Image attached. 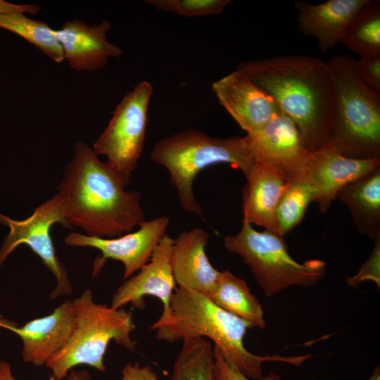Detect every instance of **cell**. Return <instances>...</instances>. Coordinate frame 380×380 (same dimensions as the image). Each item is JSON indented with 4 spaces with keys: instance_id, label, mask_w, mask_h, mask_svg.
<instances>
[{
    "instance_id": "cell-4",
    "label": "cell",
    "mask_w": 380,
    "mask_h": 380,
    "mask_svg": "<svg viewBox=\"0 0 380 380\" xmlns=\"http://www.w3.org/2000/svg\"><path fill=\"white\" fill-rule=\"evenodd\" d=\"M151 158L169 172L182 208L203 220L193 191L194 181L201 171L217 163H228L246 177L255 165L244 137H213L195 129L160 139L155 144Z\"/></svg>"
},
{
    "instance_id": "cell-17",
    "label": "cell",
    "mask_w": 380,
    "mask_h": 380,
    "mask_svg": "<svg viewBox=\"0 0 380 380\" xmlns=\"http://www.w3.org/2000/svg\"><path fill=\"white\" fill-rule=\"evenodd\" d=\"M208 234L202 228L184 231L174 239L170 265L178 287L209 296L214 291L220 271L210 263L205 248Z\"/></svg>"
},
{
    "instance_id": "cell-33",
    "label": "cell",
    "mask_w": 380,
    "mask_h": 380,
    "mask_svg": "<svg viewBox=\"0 0 380 380\" xmlns=\"http://www.w3.org/2000/svg\"><path fill=\"white\" fill-rule=\"evenodd\" d=\"M367 380H380L379 368H376Z\"/></svg>"
},
{
    "instance_id": "cell-22",
    "label": "cell",
    "mask_w": 380,
    "mask_h": 380,
    "mask_svg": "<svg viewBox=\"0 0 380 380\" xmlns=\"http://www.w3.org/2000/svg\"><path fill=\"white\" fill-rule=\"evenodd\" d=\"M360 58L380 55V1L369 0L348 25L340 42Z\"/></svg>"
},
{
    "instance_id": "cell-11",
    "label": "cell",
    "mask_w": 380,
    "mask_h": 380,
    "mask_svg": "<svg viewBox=\"0 0 380 380\" xmlns=\"http://www.w3.org/2000/svg\"><path fill=\"white\" fill-rule=\"evenodd\" d=\"M244 137L255 163L271 167L289 182L304 176L311 152L281 110L260 129Z\"/></svg>"
},
{
    "instance_id": "cell-16",
    "label": "cell",
    "mask_w": 380,
    "mask_h": 380,
    "mask_svg": "<svg viewBox=\"0 0 380 380\" xmlns=\"http://www.w3.org/2000/svg\"><path fill=\"white\" fill-rule=\"evenodd\" d=\"M111 27L108 20L89 25L82 20L65 21L54 30L64 60L77 71H94L104 68L110 58H120L122 51L107 39Z\"/></svg>"
},
{
    "instance_id": "cell-10",
    "label": "cell",
    "mask_w": 380,
    "mask_h": 380,
    "mask_svg": "<svg viewBox=\"0 0 380 380\" xmlns=\"http://www.w3.org/2000/svg\"><path fill=\"white\" fill-rule=\"evenodd\" d=\"M170 224L167 216L145 220L134 232L115 238H101L72 232L64 238L69 246L90 247L101 253L93 267L92 274H97L107 260L121 262L124 265L122 279H128L138 272L150 260L161 239L166 235Z\"/></svg>"
},
{
    "instance_id": "cell-7",
    "label": "cell",
    "mask_w": 380,
    "mask_h": 380,
    "mask_svg": "<svg viewBox=\"0 0 380 380\" xmlns=\"http://www.w3.org/2000/svg\"><path fill=\"white\" fill-rule=\"evenodd\" d=\"M242 223L237 234L224 238V246L241 258L266 296H274L291 286H312L324 277L325 262L311 259L298 262L289 253L283 237Z\"/></svg>"
},
{
    "instance_id": "cell-14",
    "label": "cell",
    "mask_w": 380,
    "mask_h": 380,
    "mask_svg": "<svg viewBox=\"0 0 380 380\" xmlns=\"http://www.w3.org/2000/svg\"><path fill=\"white\" fill-rule=\"evenodd\" d=\"M173 243L174 239L167 234L161 239L149 261L115 291L110 302L112 308L119 309L130 304L141 310L145 308V296H151L163 304L160 315L169 312L171 298L176 289L170 265Z\"/></svg>"
},
{
    "instance_id": "cell-13",
    "label": "cell",
    "mask_w": 380,
    "mask_h": 380,
    "mask_svg": "<svg viewBox=\"0 0 380 380\" xmlns=\"http://www.w3.org/2000/svg\"><path fill=\"white\" fill-rule=\"evenodd\" d=\"M212 89L247 134L260 129L281 110L267 91L238 69L214 82Z\"/></svg>"
},
{
    "instance_id": "cell-20",
    "label": "cell",
    "mask_w": 380,
    "mask_h": 380,
    "mask_svg": "<svg viewBox=\"0 0 380 380\" xmlns=\"http://www.w3.org/2000/svg\"><path fill=\"white\" fill-rule=\"evenodd\" d=\"M336 198L349 209L359 232L380 239V167L346 185Z\"/></svg>"
},
{
    "instance_id": "cell-24",
    "label": "cell",
    "mask_w": 380,
    "mask_h": 380,
    "mask_svg": "<svg viewBox=\"0 0 380 380\" xmlns=\"http://www.w3.org/2000/svg\"><path fill=\"white\" fill-rule=\"evenodd\" d=\"M0 27L27 40L56 63L64 61L54 30L46 23L30 18L23 13H11L0 15Z\"/></svg>"
},
{
    "instance_id": "cell-29",
    "label": "cell",
    "mask_w": 380,
    "mask_h": 380,
    "mask_svg": "<svg viewBox=\"0 0 380 380\" xmlns=\"http://www.w3.org/2000/svg\"><path fill=\"white\" fill-rule=\"evenodd\" d=\"M215 356L214 380H253L231 367L223 358L220 351L213 348ZM258 380H281L279 376L270 373Z\"/></svg>"
},
{
    "instance_id": "cell-26",
    "label": "cell",
    "mask_w": 380,
    "mask_h": 380,
    "mask_svg": "<svg viewBox=\"0 0 380 380\" xmlns=\"http://www.w3.org/2000/svg\"><path fill=\"white\" fill-rule=\"evenodd\" d=\"M159 11L171 12L184 17L217 15L231 3L230 0H147Z\"/></svg>"
},
{
    "instance_id": "cell-5",
    "label": "cell",
    "mask_w": 380,
    "mask_h": 380,
    "mask_svg": "<svg viewBox=\"0 0 380 380\" xmlns=\"http://www.w3.org/2000/svg\"><path fill=\"white\" fill-rule=\"evenodd\" d=\"M327 62L334 82V117L328 141L348 158H380V94L360 80L353 57L336 55Z\"/></svg>"
},
{
    "instance_id": "cell-21",
    "label": "cell",
    "mask_w": 380,
    "mask_h": 380,
    "mask_svg": "<svg viewBox=\"0 0 380 380\" xmlns=\"http://www.w3.org/2000/svg\"><path fill=\"white\" fill-rule=\"evenodd\" d=\"M208 297L222 309L247 322L251 327H265L260 303L246 281L232 272L220 271L216 286Z\"/></svg>"
},
{
    "instance_id": "cell-23",
    "label": "cell",
    "mask_w": 380,
    "mask_h": 380,
    "mask_svg": "<svg viewBox=\"0 0 380 380\" xmlns=\"http://www.w3.org/2000/svg\"><path fill=\"white\" fill-rule=\"evenodd\" d=\"M170 380H214V350L204 338L182 341Z\"/></svg>"
},
{
    "instance_id": "cell-27",
    "label": "cell",
    "mask_w": 380,
    "mask_h": 380,
    "mask_svg": "<svg viewBox=\"0 0 380 380\" xmlns=\"http://www.w3.org/2000/svg\"><path fill=\"white\" fill-rule=\"evenodd\" d=\"M347 283L353 287H357L366 280L375 282L380 286V239L374 241V247L367 260L361 266L359 272L354 276L347 278Z\"/></svg>"
},
{
    "instance_id": "cell-25",
    "label": "cell",
    "mask_w": 380,
    "mask_h": 380,
    "mask_svg": "<svg viewBox=\"0 0 380 380\" xmlns=\"http://www.w3.org/2000/svg\"><path fill=\"white\" fill-rule=\"evenodd\" d=\"M315 190L303 177L289 182L279 202L276 221L279 234L284 236L303 219L310 203L315 201Z\"/></svg>"
},
{
    "instance_id": "cell-28",
    "label": "cell",
    "mask_w": 380,
    "mask_h": 380,
    "mask_svg": "<svg viewBox=\"0 0 380 380\" xmlns=\"http://www.w3.org/2000/svg\"><path fill=\"white\" fill-rule=\"evenodd\" d=\"M355 68L362 82L380 94V55L355 60Z\"/></svg>"
},
{
    "instance_id": "cell-3",
    "label": "cell",
    "mask_w": 380,
    "mask_h": 380,
    "mask_svg": "<svg viewBox=\"0 0 380 380\" xmlns=\"http://www.w3.org/2000/svg\"><path fill=\"white\" fill-rule=\"evenodd\" d=\"M251 325L214 303L206 295L185 288L175 289L169 312L154 322L150 329L158 341L175 343L207 337L214 343L224 360L246 377H262V364L280 362L300 367L311 356L258 355L244 346L243 338Z\"/></svg>"
},
{
    "instance_id": "cell-31",
    "label": "cell",
    "mask_w": 380,
    "mask_h": 380,
    "mask_svg": "<svg viewBox=\"0 0 380 380\" xmlns=\"http://www.w3.org/2000/svg\"><path fill=\"white\" fill-rule=\"evenodd\" d=\"M0 380H17L12 374L10 364L4 360L0 361ZM49 380H56L52 375ZM67 380H94L86 370L72 369L67 376Z\"/></svg>"
},
{
    "instance_id": "cell-15",
    "label": "cell",
    "mask_w": 380,
    "mask_h": 380,
    "mask_svg": "<svg viewBox=\"0 0 380 380\" xmlns=\"http://www.w3.org/2000/svg\"><path fill=\"white\" fill-rule=\"evenodd\" d=\"M75 324L73 302L67 300L51 314L34 319L22 327L0 319V327L11 331L22 340L25 362L40 367L61 350L71 336Z\"/></svg>"
},
{
    "instance_id": "cell-8",
    "label": "cell",
    "mask_w": 380,
    "mask_h": 380,
    "mask_svg": "<svg viewBox=\"0 0 380 380\" xmlns=\"http://www.w3.org/2000/svg\"><path fill=\"white\" fill-rule=\"evenodd\" d=\"M153 89L151 82L142 81L127 92L92 146L98 156L106 157V163L125 186L130 182L143 150Z\"/></svg>"
},
{
    "instance_id": "cell-2",
    "label": "cell",
    "mask_w": 380,
    "mask_h": 380,
    "mask_svg": "<svg viewBox=\"0 0 380 380\" xmlns=\"http://www.w3.org/2000/svg\"><path fill=\"white\" fill-rule=\"evenodd\" d=\"M121 178L83 141L75 143L58 191L65 201V218L86 235L115 238L146 220L141 194L127 191Z\"/></svg>"
},
{
    "instance_id": "cell-19",
    "label": "cell",
    "mask_w": 380,
    "mask_h": 380,
    "mask_svg": "<svg viewBox=\"0 0 380 380\" xmlns=\"http://www.w3.org/2000/svg\"><path fill=\"white\" fill-rule=\"evenodd\" d=\"M246 178L242 222L262 227L279 236L276 211L289 182L271 167L258 163Z\"/></svg>"
},
{
    "instance_id": "cell-34",
    "label": "cell",
    "mask_w": 380,
    "mask_h": 380,
    "mask_svg": "<svg viewBox=\"0 0 380 380\" xmlns=\"http://www.w3.org/2000/svg\"><path fill=\"white\" fill-rule=\"evenodd\" d=\"M3 318V316L0 314V319Z\"/></svg>"
},
{
    "instance_id": "cell-30",
    "label": "cell",
    "mask_w": 380,
    "mask_h": 380,
    "mask_svg": "<svg viewBox=\"0 0 380 380\" xmlns=\"http://www.w3.org/2000/svg\"><path fill=\"white\" fill-rule=\"evenodd\" d=\"M120 380H159L158 374L148 365L138 362L126 364Z\"/></svg>"
},
{
    "instance_id": "cell-1",
    "label": "cell",
    "mask_w": 380,
    "mask_h": 380,
    "mask_svg": "<svg viewBox=\"0 0 380 380\" xmlns=\"http://www.w3.org/2000/svg\"><path fill=\"white\" fill-rule=\"evenodd\" d=\"M236 69L267 91L296 125L313 152L330 136L334 82L327 61L306 55H284L244 61Z\"/></svg>"
},
{
    "instance_id": "cell-18",
    "label": "cell",
    "mask_w": 380,
    "mask_h": 380,
    "mask_svg": "<svg viewBox=\"0 0 380 380\" xmlns=\"http://www.w3.org/2000/svg\"><path fill=\"white\" fill-rule=\"evenodd\" d=\"M369 0H329L312 4L295 2L296 22L303 34L317 39L320 51L333 49L352 19Z\"/></svg>"
},
{
    "instance_id": "cell-32",
    "label": "cell",
    "mask_w": 380,
    "mask_h": 380,
    "mask_svg": "<svg viewBox=\"0 0 380 380\" xmlns=\"http://www.w3.org/2000/svg\"><path fill=\"white\" fill-rule=\"evenodd\" d=\"M40 7L35 4H15L4 0H0V15L11 13H23L35 15L40 11Z\"/></svg>"
},
{
    "instance_id": "cell-6",
    "label": "cell",
    "mask_w": 380,
    "mask_h": 380,
    "mask_svg": "<svg viewBox=\"0 0 380 380\" xmlns=\"http://www.w3.org/2000/svg\"><path fill=\"white\" fill-rule=\"evenodd\" d=\"M72 302L75 315L72 333L64 347L45 365L56 380L67 377L70 370L81 365L105 372L104 355L111 341L136 350L137 343L131 338L136 328L131 311L95 303L89 289Z\"/></svg>"
},
{
    "instance_id": "cell-9",
    "label": "cell",
    "mask_w": 380,
    "mask_h": 380,
    "mask_svg": "<svg viewBox=\"0 0 380 380\" xmlns=\"http://www.w3.org/2000/svg\"><path fill=\"white\" fill-rule=\"evenodd\" d=\"M0 224L9 229L0 248V265L16 248L25 244L56 277V286L51 293L50 298L56 299L58 296L72 293L70 279L63 263L56 255L50 234L51 228L55 224L72 229L65 218V201L61 193L58 191L24 220H13L0 213Z\"/></svg>"
},
{
    "instance_id": "cell-12",
    "label": "cell",
    "mask_w": 380,
    "mask_h": 380,
    "mask_svg": "<svg viewBox=\"0 0 380 380\" xmlns=\"http://www.w3.org/2000/svg\"><path fill=\"white\" fill-rule=\"evenodd\" d=\"M380 167V158L357 159L343 156L327 141L311 152L305 178L315 189L319 210L324 213L346 185Z\"/></svg>"
}]
</instances>
